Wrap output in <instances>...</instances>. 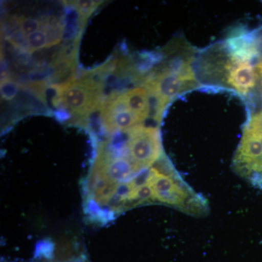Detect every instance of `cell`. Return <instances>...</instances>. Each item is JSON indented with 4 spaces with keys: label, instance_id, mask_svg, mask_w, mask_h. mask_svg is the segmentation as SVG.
Segmentation results:
<instances>
[{
    "label": "cell",
    "instance_id": "cell-2",
    "mask_svg": "<svg viewBox=\"0 0 262 262\" xmlns=\"http://www.w3.org/2000/svg\"><path fill=\"white\" fill-rule=\"evenodd\" d=\"M195 84L192 58L187 56L174 58L154 77L146 80L144 86L156 101L155 120L160 121L168 103Z\"/></svg>",
    "mask_w": 262,
    "mask_h": 262
},
{
    "label": "cell",
    "instance_id": "cell-6",
    "mask_svg": "<svg viewBox=\"0 0 262 262\" xmlns=\"http://www.w3.org/2000/svg\"><path fill=\"white\" fill-rule=\"evenodd\" d=\"M150 95L145 87H136L117 95L122 106L136 115L142 122L147 119L150 113Z\"/></svg>",
    "mask_w": 262,
    "mask_h": 262
},
{
    "label": "cell",
    "instance_id": "cell-9",
    "mask_svg": "<svg viewBox=\"0 0 262 262\" xmlns=\"http://www.w3.org/2000/svg\"><path fill=\"white\" fill-rule=\"evenodd\" d=\"M101 2L96 1H74L72 2V5L75 7L76 10L78 12L79 15H80V19L84 21V19L87 18L95 9H96L98 5L100 4Z\"/></svg>",
    "mask_w": 262,
    "mask_h": 262
},
{
    "label": "cell",
    "instance_id": "cell-5",
    "mask_svg": "<svg viewBox=\"0 0 262 262\" xmlns=\"http://www.w3.org/2000/svg\"><path fill=\"white\" fill-rule=\"evenodd\" d=\"M56 90L57 104L77 115L91 113L99 105L102 84L97 81L85 79L72 80L64 84H54Z\"/></svg>",
    "mask_w": 262,
    "mask_h": 262
},
{
    "label": "cell",
    "instance_id": "cell-12",
    "mask_svg": "<svg viewBox=\"0 0 262 262\" xmlns=\"http://www.w3.org/2000/svg\"><path fill=\"white\" fill-rule=\"evenodd\" d=\"M256 72H257L258 81L259 82L260 88L262 92V60L258 62L256 66Z\"/></svg>",
    "mask_w": 262,
    "mask_h": 262
},
{
    "label": "cell",
    "instance_id": "cell-7",
    "mask_svg": "<svg viewBox=\"0 0 262 262\" xmlns=\"http://www.w3.org/2000/svg\"><path fill=\"white\" fill-rule=\"evenodd\" d=\"M244 127L256 138L262 148V110L251 114Z\"/></svg>",
    "mask_w": 262,
    "mask_h": 262
},
{
    "label": "cell",
    "instance_id": "cell-8",
    "mask_svg": "<svg viewBox=\"0 0 262 262\" xmlns=\"http://www.w3.org/2000/svg\"><path fill=\"white\" fill-rule=\"evenodd\" d=\"M27 50L29 52L37 51L47 47L48 36L46 31L41 28L37 32L27 37Z\"/></svg>",
    "mask_w": 262,
    "mask_h": 262
},
{
    "label": "cell",
    "instance_id": "cell-10",
    "mask_svg": "<svg viewBox=\"0 0 262 262\" xmlns=\"http://www.w3.org/2000/svg\"><path fill=\"white\" fill-rule=\"evenodd\" d=\"M20 31L26 37L30 35L33 33L37 32L42 27V22L32 18H20L18 20Z\"/></svg>",
    "mask_w": 262,
    "mask_h": 262
},
{
    "label": "cell",
    "instance_id": "cell-3",
    "mask_svg": "<svg viewBox=\"0 0 262 262\" xmlns=\"http://www.w3.org/2000/svg\"><path fill=\"white\" fill-rule=\"evenodd\" d=\"M220 58L209 61L206 68L208 76L220 78L224 85L241 96H247L256 87L257 72L253 61L241 59L231 54L225 44L220 47Z\"/></svg>",
    "mask_w": 262,
    "mask_h": 262
},
{
    "label": "cell",
    "instance_id": "cell-1",
    "mask_svg": "<svg viewBox=\"0 0 262 262\" xmlns=\"http://www.w3.org/2000/svg\"><path fill=\"white\" fill-rule=\"evenodd\" d=\"M146 183L152 189L155 202L196 216L208 213V202L183 180L166 158L149 169Z\"/></svg>",
    "mask_w": 262,
    "mask_h": 262
},
{
    "label": "cell",
    "instance_id": "cell-4",
    "mask_svg": "<svg viewBox=\"0 0 262 262\" xmlns=\"http://www.w3.org/2000/svg\"><path fill=\"white\" fill-rule=\"evenodd\" d=\"M126 132V156L140 171H146L163 154L159 129L138 125Z\"/></svg>",
    "mask_w": 262,
    "mask_h": 262
},
{
    "label": "cell",
    "instance_id": "cell-11",
    "mask_svg": "<svg viewBox=\"0 0 262 262\" xmlns=\"http://www.w3.org/2000/svg\"><path fill=\"white\" fill-rule=\"evenodd\" d=\"M18 85L10 78H4L1 82V94L5 100H11L18 92Z\"/></svg>",
    "mask_w": 262,
    "mask_h": 262
}]
</instances>
